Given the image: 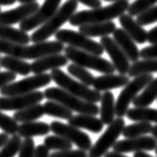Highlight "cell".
I'll return each instance as SVG.
<instances>
[{
  "label": "cell",
  "instance_id": "cell-46",
  "mask_svg": "<svg viewBox=\"0 0 157 157\" xmlns=\"http://www.w3.org/2000/svg\"><path fill=\"white\" fill-rule=\"evenodd\" d=\"M8 140H9L8 134H6V133H0V148H1L2 146L4 145Z\"/></svg>",
  "mask_w": 157,
  "mask_h": 157
},
{
  "label": "cell",
  "instance_id": "cell-26",
  "mask_svg": "<svg viewBox=\"0 0 157 157\" xmlns=\"http://www.w3.org/2000/svg\"><path fill=\"white\" fill-rule=\"evenodd\" d=\"M51 131V125L45 122H27L19 125L18 135L21 138H33L35 136H44Z\"/></svg>",
  "mask_w": 157,
  "mask_h": 157
},
{
  "label": "cell",
  "instance_id": "cell-52",
  "mask_svg": "<svg viewBox=\"0 0 157 157\" xmlns=\"http://www.w3.org/2000/svg\"><path fill=\"white\" fill-rule=\"evenodd\" d=\"M105 1H109V2H119V1H128V0H105Z\"/></svg>",
  "mask_w": 157,
  "mask_h": 157
},
{
  "label": "cell",
  "instance_id": "cell-9",
  "mask_svg": "<svg viewBox=\"0 0 157 157\" xmlns=\"http://www.w3.org/2000/svg\"><path fill=\"white\" fill-rule=\"evenodd\" d=\"M55 36L56 40L63 44H66L75 48L93 53V55L101 56L105 52L101 44L86 36L80 31H75L71 29H59L55 34Z\"/></svg>",
  "mask_w": 157,
  "mask_h": 157
},
{
  "label": "cell",
  "instance_id": "cell-23",
  "mask_svg": "<svg viewBox=\"0 0 157 157\" xmlns=\"http://www.w3.org/2000/svg\"><path fill=\"white\" fill-rule=\"evenodd\" d=\"M0 66L9 72L20 76H28L31 73V63L11 56H2L0 59Z\"/></svg>",
  "mask_w": 157,
  "mask_h": 157
},
{
  "label": "cell",
  "instance_id": "cell-41",
  "mask_svg": "<svg viewBox=\"0 0 157 157\" xmlns=\"http://www.w3.org/2000/svg\"><path fill=\"white\" fill-rule=\"evenodd\" d=\"M140 58L143 59H157V44L142 48L140 51Z\"/></svg>",
  "mask_w": 157,
  "mask_h": 157
},
{
  "label": "cell",
  "instance_id": "cell-16",
  "mask_svg": "<svg viewBox=\"0 0 157 157\" xmlns=\"http://www.w3.org/2000/svg\"><path fill=\"white\" fill-rule=\"evenodd\" d=\"M39 4L35 1L33 3L21 4L14 9L7 10L0 13V24L1 25H12V24L21 23L29 16L35 13L39 8Z\"/></svg>",
  "mask_w": 157,
  "mask_h": 157
},
{
  "label": "cell",
  "instance_id": "cell-34",
  "mask_svg": "<svg viewBox=\"0 0 157 157\" xmlns=\"http://www.w3.org/2000/svg\"><path fill=\"white\" fill-rule=\"evenodd\" d=\"M44 145L48 150L65 151L73 148V143H71L69 140H67L63 137L59 136V135L46 136L44 140Z\"/></svg>",
  "mask_w": 157,
  "mask_h": 157
},
{
  "label": "cell",
  "instance_id": "cell-35",
  "mask_svg": "<svg viewBox=\"0 0 157 157\" xmlns=\"http://www.w3.org/2000/svg\"><path fill=\"white\" fill-rule=\"evenodd\" d=\"M22 139L19 135H13L9 140L6 142L0 149V157H14L17 153H19L21 145H22Z\"/></svg>",
  "mask_w": 157,
  "mask_h": 157
},
{
  "label": "cell",
  "instance_id": "cell-47",
  "mask_svg": "<svg viewBox=\"0 0 157 157\" xmlns=\"http://www.w3.org/2000/svg\"><path fill=\"white\" fill-rule=\"evenodd\" d=\"M17 0H0V6H10L13 5Z\"/></svg>",
  "mask_w": 157,
  "mask_h": 157
},
{
  "label": "cell",
  "instance_id": "cell-12",
  "mask_svg": "<svg viewBox=\"0 0 157 157\" xmlns=\"http://www.w3.org/2000/svg\"><path fill=\"white\" fill-rule=\"evenodd\" d=\"M60 2L62 0H44V4L39 7L36 12L19 23V29L27 33L38 26L40 27L56 13L60 7Z\"/></svg>",
  "mask_w": 157,
  "mask_h": 157
},
{
  "label": "cell",
  "instance_id": "cell-6",
  "mask_svg": "<svg viewBox=\"0 0 157 157\" xmlns=\"http://www.w3.org/2000/svg\"><path fill=\"white\" fill-rule=\"evenodd\" d=\"M63 52L67 59L72 60L73 63L83 67L85 69L94 70L104 75L114 74L116 71L112 63H110L106 59L101 58L100 56L81 51L70 45L66 46Z\"/></svg>",
  "mask_w": 157,
  "mask_h": 157
},
{
  "label": "cell",
  "instance_id": "cell-55",
  "mask_svg": "<svg viewBox=\"0 0 157 157\" xmlns=\"http://www.w3.org/2000/svg\"><path fill=\"white\" fill-rule=\"evenodd\" d=\"M0 69H1V66H0Z\"/></svg>",
  "mask_w": 157,
  "mask_h": 157
},
{
  "label": "cell",
  "instance_id": "cell-31",
  "mask_svg": "<svg viewBox=\"0 0 157 157\" xmlns=\"http://www.w3.org/2000/svg\"><path fill=\"white\" fill-rule=\"evenodd\" d=\"M44 113L51 117H56L59 119L70 120L73 117V111L67 109L66 106L62 105L60 103L55 101H48L44 104Z\"/></svg>",
  "mask_w": 157,
  "mask_h": 157
},
{
  "label": "cell",
  "instance_id": "cell-29",
  "mask_svg": "<svg viewBox=\"0 0 157 157\" xmlns=\"http://www.w3.org/2000/svg\"><path fill=\"white\" fill-rule=\"evenodd\" d=\"M153 73H157V59H142L132 63L128 76L129 78H136Z\"/></svg>",
  "mask_w": 157,
  "mask_h": 157
},
{
  "label": "cell",
  "instance_id": "cell-38",
  "mask_svg": "<svg viewBox=\"0 0 157 157\" xmlns=\"http://www.w3.org/2000/svg\"><path fill=\"white\" fill-rule=\"evenodd\" d=\"M137 22L140 25H149L157 21V5L151 7L148 10H146L143 13H141L140 15L137 16L136 19Z\"/></svg>",
  "mask_w": 157,
  "mask_h": 157
},
{
  "label": "cell",
  "instance_id": "cell-15",
  "mask_svg": "<svg viewBox=\"0 0 157 157\" xmlns=\"http://www.w3.org/2000/svg\"><path fill=\"white\" fill-rule=\"evenodd\" d=\"M157 148V140L154 137L141 136L137 138H129L117 141L113 149L118 153L152 151Z\"/></svg>",
  "mask_w": 157,
  "mask_h": 157
},
{
  "label": "cell",
  "instance_id": "cell-40",
  "mask_svg": "<svg viewBox=\"0 0 157 157\" xmlns=\"http://www.w3.org/2000/svg\"><path fill=\"white\" fill-rule=\"evenodd\" d=\"M49 157H89V155L87 152L81 149H78V150L70 149V150L53 152L49 155Z\"/></svg>",
  "mask_w": 157,
  "mask_h": 157
},
{
  "label": "cell",
  "instance_id": "cell-28",
  "mask_svg": "<svg viewBox=\"0 0 157 157\" xmlns=\"http://www.w3.org/2000/svg\"><path fill=\"white\" fill-rule=\"evenodd\" d=\"M44 105L36 104L34 106L28 107L26 109L16 111L13 114V118L16 122L20 123H27V122H33V121L39 119L44 115Z\"/></svg>",
  "mask_w": 157,
  "mask_h": 157
},
{
  "label": "cell",
  "instance_id": "cell-20",
  "mask_svg": "<svg viewBox=\"0 0 157 157\" xmlns=\"http://www.w3.org/2000/svg\"><path fill=\"white\" fill-rule=\"evenodd\" d=\"M119 22L123 29L133 38L136 44H143L147 41L148 33L133 18V16L129 14H123L119 17Z\"/></svg>",
  "mask_w": 157,
  "mask_h": 157
},
{
  "label": "cell",
  "instance_id": "cell-30",
  "mask_svg": "<svg viewBox=\"0 0 157 157\" xmlns=\"http://www.w3.org/2000/svg\"><path fill=\"white\" fill-rule=\"evenodd\" d=\"M157 100V78H153L144 91L133 101L135 107H147Z\"/></svg>",
  "mask_w": 157,
  "mask_h": 157
},
{
  "label": "cell",
  "instance_id": "cell-36",
  "mask_svg": "<svg viewBox=\"0 0 157 157\" xmlns=\"http://www.w3.org/2000/svg\"><path fill=\"white\" fill-rule=\"evenodd\" d=\"M157 0H135L128 8V14L131 16H138L149 8L155 6Z\"/></svg>",
  "mask_w": 157,
  "mask_h": 157
},
{
  "label": "cell",
  "instance_id": "cell-13",
  "mask_svg": "<svg viewBox=\"0 0 157 157\" xmlns=\"http://www.w3.org/2000/svg\"><path fill=\"white\" fill-rule=\"evenodd\" d=\"M44 98L42 92L35 91L25 95L0 97V111H20L39 104Z\"/></svg>",
  "mask_w": 157,
  "mask_h": 157
},
{
  "label": "cell",
  "instance_id": "cell-25",
  "mask_svg": "<svg viewBox=\"0 0 157 157\" xmlns=\"http://www.w3.org/2000/svg\"><path fill=\"white\" fill-rule=\"evenodd\" d=\"M0 39L21 45H26L31 40L30 36L25 31L17 29L10 25H1V24H0Z\"/></svg>",
  "mask_w": 157,
  "mask_h": 157
},
{
  "label": "cell",
  "instance_id": "cell-43",
  "mask_svg": "<svg viewBox=\"0 0 157 157\" xmlns=\"http://www.w3.org/2000/svg\"><path fill=\"white\" fill-rule=\"evenodd\" d=\"M77 1L82 3V4L86 5V6L90 7V8H92V9L102 7V1H101V0H77Z\"/></svg>",
  "mask_w": 157,
  "mask_h": 157
},
{
  "label": "cell",
  "instance_id": "cell-49",
  "mask_svg": "<svg viewBox=\"0 0 157 157\" xmlns=\"http://www.w3.org/2000/svg\"><path fill=\"white\" fill-rule=\"evenodd\" d=\"M134 157H154L150 154H148V153H146L145 151H142V152H135L134 153Z\"/></svg>",
  "mask_w": 157,
  "mask_h": 157
},
{
  "label": "cell",
  "instance_id": "cell-24",
  "mask_svg": "<svg viewBox=\"0 0 157 157\" xmlns=\"http://www.w3.org/2000/svg\"><path fill=\"white\" fill-rule=\"evenodd\" d=\"M100 116L104 125L111 124L116 116V102L112 92H105L101 98V108Z\"/></svg>",
  "mask_w": 157,
  "mask_h": 157
},
{
  "label": "cell",
  "instance_id": "cell-50",
  "mask_svg": "<svg viewBox=\"0 0 157 157\" xmlns=\"http://www.w3.org/2000/svg\"><path fill=\"white\" fill-rule=\"evenodd\" d=\"M151 134H152V137H154L157 140V125H155V126H152Z\"/></svg>",
  "mask_w": 157,
  "mask_h": 157
},
{
  "label": "cell",
  "instance_id": "cell-42",
  "mask_svg": "<svg viewBox=\"0 0 157 157\" xmlns=\"http://www.w3.org/2000/svg\"><path fill=\"white\" fill-rule=\"evenodd\" d=\"M16 78V75L9 71L7 72H0V89L10 83H13Z\"/></svg>",
  "mask_w": 157,
  "mask_h": 157
},
{
  "label": "cell",
  "instance_id": "cell-14",
  "mask_svg": "<svg viewBox=\"0 0 157 157\" xmlns=\"http://www.w3.org/2000/svg\"><path fill=\"white\" fill-rule=\"evenodd\" d=\"M100 44H102L104 51L108 53L115 70L120 75H126L129 73L130 70V60L125 55V52L121 49V48L116 44L112 37L104 36L101 38Z\"/></svg>",
  "mask_w": 157,
  "mask_h": 157
},
{
  "label": "cell",
  "instance_id": "cell-21",
  "mask_svg": "<svg viewBox=\"0 0 157 157\" xmlns=\"http://www.w3.org/2000/svg\"><path fill=\"white\" fill-rule=\"evenodd\" d=\"M70 125L77 127L78 129H86L93 132V133H99L103 130L104 123L101 119L93 115H80L73 116L70 120H67Z\"/></svg>",
  "mask_w": 157,
  "mask_h": 157
},
{
  "label": "cell",
  "instance_id": "cell-4",
  "mask_svg": "<svg viewBox=\"0 0 157 157\" xmlns=\"http://www.w3.org/2000/svg\"><path fill=\"white\" fill-rule=\"evenodd\" d=\"M44 94V98L48 99V101H55L60 103L62 105L66 106L67 109L72 110L74 112H77L78 114L96 116L100 113V109L94 103L84 101V100L78 98L76 96L60 89L59 87H51L45 89Z\"/></svg>",
  "mask_w": 157,
  "mask_h": 157
},
{
  "label": "cell",
  "instance_id": "cell-2",
  "mask_svg": "<svg viewBox=\"0 0 157 157\" xmlns=\"http://www.w3.org/2000/svg\"><path fill=\"white\" fill-rule=\"evenodd\" d=\"M130 6L129 1L114 2L105 7H99L91 10H82L76 12L70 19L69 23L73 26H82L86 24L101 23L112 21L115 18H119L121 15L128 11Z\"/></svg>",
  "mask_w": 157,
  "mask_h": 157
},
{
  "label": "cell",
  "instance_id": "cell-11",
  "mask_svg": "<svg viewBox=\"0 0 157 157\" xmlns=\"http://www.w3.org/2000/svg\"><path fill=\"white\" fill-rule=\"evenodd\" d=\"M51 131L56 135L63 137L69 140L71 143L77 145L81 150L90 151L93 147L92 139L90 136L77 127H74L70 124H65L59 121H52L51 123Z\"/></svg>",
  "mask_w": 157,
  "mask_h": 157
},
{
  "label": "cell",
  "instance_id": "cell-56",
  "mask_svg": "<svg viewBox=\"0 0 157 157\" xmlns=\"http://www.w3.org/2000/svg\"><path fill=\"white\" fill-rule=\"evenodd\" d=\"M0 59H1V56H0Z\"/></svg>",
  "mask_w": 157,
  "mask_h": 157
},
{
  "label": "cell",
  "instance_id": "cell-10",
  "mask_svg": "<svg viewBox=\"0 0 157 157\" xmlns=\"http://www.w3.org/2000/svg\"><path fill=\"white\" fill-rule=\"evenodd\" d=\"M125 120L123 118H116L108 126L106 131L101 135L97 142L93 145L88 155L89 157H104L108 150L116 144L118 138L123 133Z\"/></svg>",
  "mask_w": 157,
  "mask_h": 157
},
{
  "label": "cell",
  "instance_id": "cell-3",
  "mask_svg": "<svg viewBox=\"0 0 157 157\" xmlns=\"http://www.w3.org/2000/svg\"><path fill=\"white\" fill-rule=\"evenodd\" d=\"M78 4V2L77 0H67L51 19L42 24L37 30L31 34V41L33 44H39L46 41L48 38L55 35L59 30V28L66 22H69L72 16L76 13Z\"/></svg>",
  "mask_w": 157,
  "mask_h": 157
},
{
  "label": "cell",
  "instance_id": "cell-8",
  "mask_svg": "<svg viewBox=\"0 0 157 157\" xmlns=\"http://www.w3.org/2000/svg\"><path fill=\"white\" fill-rule=\"evenodd\" d=\"M52 81L51 74H39L34 76L27 77L20 81L13 82L4 86L0 89V95L2 97H11V96L25 95L29 93L35 92L37 89L45 87L51 84Z\"/></svg>",
  "mask_w": 157,
  "mask_h": 157
},
{
  "label": "cell",
  "instance_id": "cell-48",
  "mask_svg": "<svg viewBox=\"0 0 157 157\" xmlns=\"http://www.w3.org/2000/svg\"><path fill=\"white\" fill-rule=\"evenodd\" d=\"M104 157H127V156L123 155L122 153H118V152L113 151V152H108V153H106Z\"/></svg>",
  "mask_w": 157,
  "mask_h": 157
},
{
  "label": "cell",
  "instance_id": "cell-5",
  "mask_svg": "<svg viewBox=\"0 0 157 157\" xmlns=\"http://www.w3.org/2000/svg\"><path fill=\"white\" fill-rule=\"evenodd\" d=\"M51 76L52 81L60 89L67 91L70 94L84 100V101L94 103V104L101 101L102 98L101 93L96 90H92V89H90V87H88V86H86L84 84L78 83L76 80H74L73 78L67 76L62 70L59 69L52 70L51 72Z\"/></svg>",
  "mask_w": 157,
  "mask_h": 157
},
{
  "label": "cell",
  "instance_id": "cell-27",
  "mask_svg": "<svg viewBox=\"0 0 157 157\" xmlns=\"http://www.w3.org/2000/svg\"><path fill=\"white\" fill-rule=\"evenodd\" d=\"M127 118L136 122H148L157 124V109L147 107H135L128 110Z\"/></svg>",
  "mask_w": 157,
  "mask_h": 157
},
{
  "label": "cell",
  "instance_id": "cell-32",
  "mask_svg": "<svg viewBox=\"0 0 157 157\" xmlns=\"http://www.w3.org/2000/svg\"><path fill=\"white\" fill-rule=\"evenodd\" d=\"M152 125L148 122H138L135 124L125 126L122 135L127 139L137 138L141 136H146L148 133H151Z\"/></svg>",
  "mask_w": 157,
  "mask_h": 157
},
{
  "label": "cell",
  "instance_id": "cell-17",
  "mask_svg": "<svg viewBox=\"0 0 157 157\" xmlns=\"http://www.w3.org/2000/svg\"><path fill=\"white\" fill-rule=\"evenodd\" d=\"M69 59L62 53H56V55H49L44 56L41 59H35L31 63V72L34 75L44 74L46 71H52L56 69H59L62 67L67 65Z\"/></svg>",
  "mask_w": 157,
  "mask_h": 157
},
{
  "label": "cell",
  "instance_id": "cell-18",
  "mask_svg": "<svg viewBox=\"0 0 157 157\" xmlns=\"http://www.w3.org/2000/svg\"><path fill=\"white\" fill-rule=\"evenodd\" d=\"M113 39L125 52L130 62L135 63L140 58V51L138 49L136 42L123 28H117L113 33Z\"/></svg>",
  "mask_w": 157,
  "mask_h": 157
},
{
  "label": "cell",
  "instance_id": "cell-7",
  "mask_svg": "<svg viewBox=\"0 0 157 157\" xmlns=\"http://www.w3.org/2000/svg\"><path fill=\"white\" fill-rule=\"evenodd\" d=\"M152 75H142L130 81L121 91L116 101V116L123 118L129 110L131 103L139 96V93L147 87L153 80Z\"/></svg>",
  "mask_w": 157,
  "mask_h": 157
},
{
  "label": "cell",
  "instance_id": "cell-33",
  "mask_svg": "<svg viewBox=\"0 0 157 157\" xmlns=\"http://www.w3.org/2000/svg\"><path fill=\"white\" fill-rule=\"evenodd\" d=\"M67 73L71 76L77 78L82 84L88 86V87L93 86V84H94L95 77L87 69H85V67L81 66H78L76 63H72V65L67 66Z\"/></svg>",
  "mask_w": 157,
  "mask_h": 157
},
{
  "label": "cell",
  "instance_id": "cell-22",
  "mask_svg": "<svg viewBox=\"0 0 157 157\" xmlns=\"http://www.w3.org/2000/svg\"><path fill=\"white\" fill-rule=\"evenodd\" d=\"M117 29L116 24L112 21L101 23H93L86 24L78 27L81 33L85 34L88 37H104L109 36V34L114 33V31Z\"/></svg>",
  "mask_w": 157,
  "mask_h": 157
},
{
  "label": "cell",
  "instance_id": "cell-45",
  "mask_svg": "<svg viewBox=\"0 0 157 157\" xmlns=\"http://www.w3.org/2000/svg\"><path fill=\"white\" fill-rule=\"evenodd\" d=\"M147 41L150 42L151 44H157V26L151 28V29L148 31Z\"/></svg>",
  "mask_w": 157,
  "mask_h": 157
},
{
  "label": "cell",
  "instance_id": "cell-53",
  "mask_svg": "<svg viewBox=\"0 0 157 157\" xmlns=\"http://www.w3.org/2000/svg\"><path fill=\"white\" fill-rule=\"evenodd\" d=\"M155 153H156V155H157V148L155 149Z\"/></svg>",
  "mask_w": 157,
  "mask_h": 157
},
{
  "label": "cell",
  "instance_id": "cell-39",
  "mask_svg": "<svg viewBox=\"0 0 157 157\" xmlns=\"http://www.w3.org/2000/svg\"><path fill=\"white\" fill-rule=\"evenodd\" d=\"M34 152H35V147H34L33 139L26 138L22 142L20 151L18 153V157H34Z\"/></svg>",
  "mask_w": 157,
  "mask_h": 157
},
{
  "label": "cell",
  "instance_id": "cell-54",
  "mask_svg": "<svg viewBox=\"0 0 157 157\" xmlns=\"http://www.w3.org/2000/svg\"><path fill=\"white\" fill-rule=\"evenodd\" d=\"M0 13H1V6H0Z\"/></svg>",
  "mask_w": 157,
  "mask_h": 157
},
{
  "label": "cell",
  "instance_id": "cell-1",
  "mask_svg": "<svg viewBox=\"0 0 157 157\" xmlns=\"http://www.w3.org/2000/svg\"><path fill=\"white\" fill-rule=\"evenodd\" d=\"M65 51L63 44L58 40L44 41L31 45H21L0 39V53L21 59H38L49 55L60 53Z\"/></svg>",
  "mask_w": 157,
  "mask_h": 157
},
{
  "label": "cell",
  "instance_id": "cell-19",
  "mask_svg": "<svg viewBox=\"0 0 157 157\" xmlns=\"http://www.w3.org/2000/svg\"><path fill=\"white\" fill-rule=\"evenodd\" d=\"M129 82L130 78L126 75L109 74L95 78L93 87H94V90L98 92H108L113 89L125 87Z\"/></svg>",
  "mask_w": 157,
  "mask_h": 157
},
{
  "label": "cell",
  "instance_id": "cell-44",
  "mask_svg": "<svg viewBox=\"0 0 157 157\" xmlns=\"http://www.w3.org/2000/svg\"><path fill=\"white\" fill-rule=\"evenodd\" d=\"M49 150L44 145H38L35 147L34 157H49Z\"/></svg>",
  "mask_w": 157,
  "mask_h": 157
},
{
  "label": "cell",
  "instance_id": "cell-37",
  "mask_svg": "<svg viewBox=\"0 0 157 157\" xmlns=\"http://www.w3.org/2000/svg\"><path fill=\"white\" fill-rule=\"evenodd\" d=\"M17 123L18 122H16L13 117L7 116L0 111V128L4 133L12 135V136L16 135V133H18L19 129V125Z\"/></svg>",
  "mask_w": 157,
  "mask_h": 157
},
{
  "label": "cell",
  "instance_id": "cell-51",
  "mask_svg": "<svg viewBox=\"0 0 157 157\" xmlns=\"http://www.w3.org/2000/svg\"><path fill=\"white\" fill-rule=\"evenodd\" d=\"M21 4H26V3H33L35 2V0H17Z\"/></svg>",
  "mask_w": 157,
  "mask_h": 157
}]
</instances>
